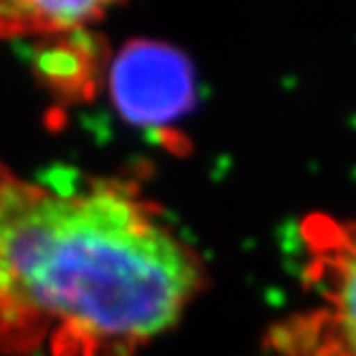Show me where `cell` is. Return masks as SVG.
<instances>
[{
	"label": "cell",
	"mask_w": 356,
	"mask_h": 356,
	"mask_svg": "<svg viewBox=\"0 0 356 356\" xmlns=\"http://www.w3.org/2000/svg\"><path fill=\"white\" fill-rule=\"evenodd\" d=\"M209 286L200 253L134 189L0 181V318L56 322L129 354Z\"/></svg>",
	"instance_id": "obj_1"
},
{
	"label": "cell",
	"mask_w": 356,
	"mask_h": 356,
	"mask_svg": "<svg viewBox=\"0 0 356 356\" xmlns=\"http://www.w3.org/2000/svg\"><path fill=\"white\" fill-rule=\"evenodd\" d=\"M305 307L270 328V356H356V215L300 223Z\"/></svg>",
	"instance_id": "obj_2"
},
{
	"label": "cell",
	"mask_w": 356,
	"mask_h": 356,
	"mask_svg": "<svg viewBox=\"0 0 356 356\" xmlns=\"http://www.w3.org/2000/svg\"><path fill=\"white\" fill-rule=\"evenodd\" d=\"M116 110L136 124H168L195 101L191 63L178 49L157 41H131L116 54L110 71Z\"/></svg>",
	"instance_id": "obj_3"
},
{
	"label": "cell",
	"mask_w": 356,
	"mask_h": 356,
	"mask_svg": "<svg viewBox=\"0 0 356 356\" xmlns=\"http://www.w3.org/2000/svg\"><path fill=\"white\" fill-rule=\"evenodd\" d=\"M106 11L101 3H0V33L3 35H60L80 31Z\"/></svg>",
	"instance_id": "obj_4"
},
{
	"label": "cell",
	"mask_w": 356,
	"mask_h": 356,
	"mask_svg": "<svg viewBox=\"0 0 356 356\" xmlns=\"http://www.w3.org/2000/svg\"><path fill=\"white\" fill-rule=\"evenodd\" d=\"M37 69L41 71L43 80H47L49 84L60 88H73L75 84L84 82L88 73V63L84 60L80 47L60 45V47L45 49L39 56Z\"/></svg>",
	"instance_id": "obj_5"
},
{
	"label": "cell",
	"mask_w": 356,
	"mask_h": 356,
	"mask_svg": "<svg viewBox=\"0 0 356 356\" xmlns=\"http://www.w3.org/2000/svg\"><path fill=\"white\" fill-rule=\"evenodd\" d=\"M3 178H5V174H0V181H3Z\"/></svg>",
	"instance_id": "obj_6"
}]
</instances>
